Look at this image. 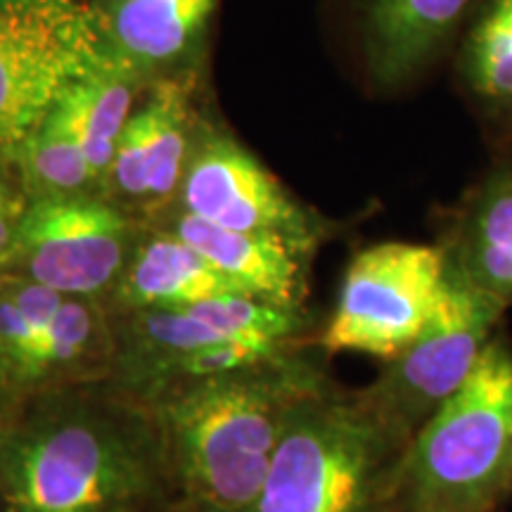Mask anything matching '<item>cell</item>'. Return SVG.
Masks as SVG:
<instances>
[{
    "label": "cell",
    "instance_id": "cell-1",
    "mask_svg": "<svg viewBox=\"0 0 512 512\" xmlns=\"http://www.w3.org/2000/svg\"><path fill=\"white\" fill-rule=\"evenodd\" d=\"M176 503L150 408L110 380L0 411V512H152Z\"/></svg>",
    "mask_w": 512,
    "mask_h": 512
},
{
    "label": "cell",
    "instance_id": "cell-2",
    "mask_svg": "<svg viewBox=\"0 0 512 512\" xmlns=\"http://www.w3.org/2000/svg\"><path fill=\"white\" fill-rule=\"evenodd\" d=\"M332 382L328 356L311 339L252 366L136 396L157 420L176 503L188 512H245L297 408Z\"/></svg>",
    "mask_w": 512,
    "mask_h": 512
},
{
    "label": "cell",
    "instance_id": "cell-3",
    "mask_svg": "<svg viewBox=\"0 0 512 512\" xmlns=\"http://www.w3.org/2000/svg\"><path fill=\"white\" fill-rule=\"evenodd\" d=\"M413 432L366 389H328L297 408L245 512H399Z\"/></svg>",
    "mask_w": 512,
    "mask_h": 512
},
{
    "label": "cell",
    "instance_id": "cell-4",
    "mask_svg": "<svg viewBox=\"0 0 512 512\" xmlns=\"http://www.w3.org/2000/svg\"><path fill=\"white\" fill-rule=\"evenodd\" d=\"M512 347L496 335L477 368L415 434L399 512H496L510 498Z\"/></svg>",
    "mask_w": 512,
    "mask_h": 512
},
{
    "label": "cell",
    "instance_id": "cell-5",
    "mask_svg": "<svg viewBox=\"0 0 512 512\" xmlns=\"http://www.w3.org/2000/svg\"><path fill=\"white\" fill-rule=\"evenodd\" d=\"M444 245L377 242L354 254L313 344L325 356L394 361L425 332L446 285Z\"/></svg>",
    "mask_w": 512,
    "mask_h": 512
},
{
    "label": "cell",
    "instance_id": "cell-6",
    "mask_svg": "<svg viewBox=\"0 0 512 512\" xmlns=\"http://www.w3.org/2000/svg\"><path fill=\"white\" fill-rule=\"evenodd\" d=\"M107 53L98 12L79 0H0V150H17Z\"/></svg>",
    "mask_w": 512,
    "mask_h": 512
},
{
    "label": "cell",
    "instance_id": "cell-7",
    "mask_svg": "<svg viewBox=\"0 0 512 512\" xmlns=\"http://www.w3.org/2000/svg\"><path fill=\"white\" fill-rule=\"evenodd\" d=\"M112 320L117 349L107 380L128 394H140L171 363L197 351L223 344L280 349L316 339L306 306L268 304L247 294L176 309L112 313Z\"/></svg>",
    "mask_w": 512,
    "mask_h": 512
},
{
    "label": "cell",
    "instance_id": "cell-8",
    "mask_svg": "<svg viewBox=\"0 0 512 512\" xmlns=\"http://www.w3.org/2000/svg\"><path fill=\"white\" fill-rule=\"evenodd\" d=\"M140 235L133 216L98 192L27 200L8 275L105 302Z\"/></svg>",
    "mask_w": 512,
    "mask_h": 512
},
{
    "label": "cell",
    "instance_id": "cell-9",
    "mask_svg": "<svg viewBox=\"0 0 512 512\" xmlns=\"http://www.w3.org/2000/svg\"><path fill=\"white\" fill-rule=\"evenodd\" d=\"M505 309L448 264L444 292L425 332L401 356L382 363L363 389L389 418L418 434L477 368Z\"/></svg>",
    "mask_w": 512,
    "mask_h": 512
},
{
    "label": "cell",
    "instance_id": "cell-10",
    "mask_svg": "<svg viewBox=\"0 0 512 512\" xmlns=\"http://www.w3.org/2000/svg\"><path fill=\"white\" fill-rule=\"evenodd\" d=\"M176 207L219 228L278 235L311 254L328 233L316 211L294 200L252 152L226 133H202L192 145Z\"/></svg>",
    "mask_w": 512,
    "mask_h": 512
},
{
    "label": "cell",
    "instance_id": "cell-11",
    "mask_svg": "<svg viewBox=\"0 0 512 512\" xmlns=\"http://www.w3.org/2000/svg\"><path fill=\"white\" fill-rule=\"evenodd\" d=\"M190 155L188 91L176 81L157 83L121 131L105 197L121 209L138 204L159 211L178 200Z\"/></svg>",
    "mask_w": 512,
    "mask_h": 512
},
{
    "label": "cell",
    "instance_id": "cell-12",
    "mask_svg": "<svg viewBox=\"0 0 512 512\" xmlns=\"http://www.w3.org/2000/svg\"><path fill=\"white\" fill-rule=\"evenodd\" d=\"M114 349V320L105 302L67 297L53 323L0 370V411L31 394L107 380Z\"/></svg>",
    "mask_w": 512,
    "mask_h": 512
},
{
    "label": "cell",
    "instance_id": "cell-13",
    "mask_svg": "<svg viewBox=\"0 0 512 512\" xmlns=\"http://www.w3.org/2000/svg\"><path fill=\"white\" fill-rule=\"evenodd\" d=\"M164 230L202 254L247 297L278 306H304L311 252L278 235L219 228L178 209Z\"/></svg>",
    "mask_w": 512,
    "mask_h": 512
},
{
    "label": "cell",
    "instance_id": "cell-14",
    "mask_svg": "<svg viewBox=\"0 0 512 512\" xmlns=\"http://www.w3.org/2000/svg\"><path fill=\"white\" fill-rule=\"evenodd\" d=\"M228 294L242 292L202 254L169 230L157 228L150 235H140L124 273L107 294L105 306L117 316L133 311L176 309Z\"/></svg>",
    "mask_w": 512,
    "mask_h": 512
},
{
    "label": "cell",
    "instance_id": "cell-15",
    "mask_svg": "<svg viewBox=\"0 0 512 512\" xmlns=\"http://www.w3.org/2000/svg\"><path fill=\"white\" fill-rule=\"evenodd\" d=\"M472 0H361L370 74L384 86L413 79L437 57Z\"/></svg>",
    "mask_w": 512,
    "mask_h": 512
},
{
    "label": "cell",
    "instance_id": "cell-16",
    "mask_svg": "<svg viewBox=\"0 0 512 512\" xmlns=\"http://www.w3.org/2000/svg\"><path fill=\"white\" fill-rule=\"evenodd\" d=\"M214 8L216 0H102L95 12L110 55L138 74L188 57Z\"/></svg>",
    "mask_w": 512,
    "mask_h": 512
},
{
    "label": "cell",
    "instance_id": "cell-17",
    "mask_svg": "<svg viewBox=\"0 0 512 512\" xmlns=\"http://www.w3.org/2000/svg\"><path fill=\"white\" fill-rule=\"evenodd\" d=\"M444 249L448 264L467 283L512 304V166H501L479 183Z\"/></svg>",
    "mask_w": 512,
    "mask_h": 512
},
{
    "label": "cell",
    "instance_id": "cell-18",
    "mask_svg": "<svg viewBox=\"0 0 512 512\" xmlns=\"http://www.w3.org/2000/svg\"><path fill=\"white\" fill-rule=\"evenodd\" d=\"M133 79H136V72L107 53L93 72L74 81L60 95V102L67 107L74 128L79 131L100 195H105L102 190L110 176L121 131L131 119Z\"/></svg>",
    "mask_w": 512,
    "mask_h": 512
},
{
    "label": "cell",
    "instance_id": "cell-19",
    "mask_svg": "<svg viewBox=\"0 0 512 512\" xmlns=\"http://www.w3.org/2000/svg\"><path fill=\"white\" fill-rule=\"evenodd\" d=\"M22 169L24 195L27 200L53 195H79L98 192L91 164L83 152L79 131L69 117L67 107L55 102L48 117L38 124L31 136L15 152Z\"/></svg>",
    "mask_w": 512,
    "mask_h": 512
},
{
    "label": "cell",
    "instance_id": "cell-20",
    "mask_svg": "<svg viewBox=\"0 0 512 512\" xmlns=\"http://www.w3.org/2000/svg\"><path fill=\"white\" fill-rule=\"evenodd\" d=\"M465 79L494 107H512V0H484L463 48Z\"/></svg>",
    "mask_w": 512,
    "mask_h": 512
},
{
    "label": "cell",
    "instance_id": "cell-21",
    "mask_svg": "<svg viewBox=\"0 0 512 512\" xmlns=\"http://www.w3.org/2000/svg\"><path fill=\"white\" fill-rule=\"evenodd\" d=\"M22 200H27V195H19V192L10 188L8 181L0 178V207H10V204H17Z\"/></svg>",
    "mask_w": 512,
    "mask_h": 512
},
{
    "label": "cell",
    "instance_id": "cell-22",
    "mask_svg": "<svg viewBox=\"0 0 512 512\" xmlns=\"http://www.w3.org/2000/svg\"><path fill=\"white\" fill-rule=\"evenodd\" d=\"M152 512H188V510H185L181 503H169V505H164V508L152 510Z\"/></svg>",
    "mask_w": 512,
    "mask_h": 512
},
{
    "label": "cell",
    "instance_id": "cell-23",
    "mask_svg": "<svg viewBox=\"0 0 512 512\" xmlns=\"http://www.w3.org/2000/svg\"><path fill=\"white\" fill-rule=\"evenodd\" d=\"M510 498H512V470H510Z\"/></svg>",
    "mask_w": 512,
    "mask_h": 512
}]
</instances>
